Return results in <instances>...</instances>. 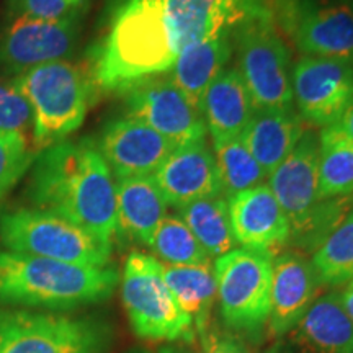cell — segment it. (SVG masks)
I'll list each match as a JSON object with an SVG mask.
<instances>
[{
    "label": "cell",
    "instance_id": "obj_8",
    "mask_svg": "<svg viewBox=\"0 0 353 353\" xmlns=\"http://www.w3.org/2000/svg\"><path fill=\"white\" fill-rule=\"evenodd\" d=\"M121 299L132 330L152 342H193L195 324L172 296L162 263L144 252L128 255L121 276Z\"/></svg>",
    "mask_w": 353,
    "mask_h": 353
},
{
    "label": "cell",
    "instance_id": "obj_1",
    "mask_svg": "<svg viewBox=\"0 0 353 353\" xmlns=\"http://www.w3.org/2000/svg\"><path fill=\"white\" fill-rule=\"evenodd\" d=\"M278 0H105L87 69L99 92L118 94L165 74L188 46L247 19L275 13Z\"/></svg>",
    "mask_w": 353,
    "mask_h": 353
},
{
    "label": "cell",
    "instance_id": "obj_30",
    "mask_svg": "<svg viewBox=\"0 0 353 353\" xmlns=\"http://www.w3.org/2000/svg\"><path fill=\"white\" fill-rule=\"evenodd\" d=\"M37 154L26 136L0 132V198L32 169Z\"/></svg>",
    "mask_w": 353,
    "mask_h": 353
},
{
    "label": "cell",
    "instance_id": "obj_21",
    "mask_svg": "<svg viewBox=\"0 0 353 353\" xmlns=\"http://www.w3.org/2000/svg\"><path fill=\"white\" fill-rule=\"evenodd\" d=\"M234 32H223L188 46L176 57L169 77L198 112L203 110L206 90L232 57Z\"/></svg>",
    "mask_w": 353,
    "mask_h": 353
},
{
    "label": "cell",
    "instance_id": "obj_31",
    "mask_svg": "<svg viewBox=\"0 0 353 353\" xmlns=\"http://www.w3.org/2000/svg\"><path fill=\"white\" fill-rule=\"evenodd\" d=\"M33 126L28 101L17 88L13 79L0 77V132H19L26 136Z\"/></svg>",
    "mask_w": 353,
    "mask_h": 353
},
{
    "label": "cell",
    "instance_id": "obj_37",
    "mask_svg": "<svg viewBox=\"0 0 353 353\" xmlns=\"http://www.w3.org/2000/svg\"><path fill=\"white\" fill-rule=\"evenodd\" d=\"M161 353H172V350H169V348H164Z\"/></svg>",
    "mask_w": 353,
    "mask_h": 353
},
{
    "label": "cell",
    "instance_id": "obj_20",
    "mask_svg": "<svg viewBox=\"0 0 353 353\" xmlns=\"http://www.w3.org/2000/svg\"><path fill=\"white\" fill-rule=\"evenodd\" d=\"M201 113L214 145L242 136L255 113V105L236 65L223 69L211 82Z\"/></svg>",
    "mask_w": 353,
    "mask_h": 353
},
{
    "label": "cell",
    "instance_id": "obj_14",
    "mask_svg": "<svg viewBox=\"0 0 353 353\" xmlns=\"http://www.w3.org/2000/svg\"><path fill=\"white\" fill-rule=\"evenodd\" d=\"M291 82L299 117L309 125H337L353 103V68L341 61L304 56Z\"/></svg>",
    "mask_w": 353,
    "mask_h": 353
},
{
    "label": "cell",
    "instance_id": "obj_22",
    "mask_svg": "<svg viewBox=\"0 0 353 353\" xmlns=\"http://www.w3.org/2000/svg\"><path fill=\"white\" fill-rule=\"evenodd\" d=\"M306 131L301 117L293 110H255L249 125L242 132V141L263 172L270 175Z\"/></svg>",
    "mask_w": 353,
    "mask_h": 353
},
{
    "label": "cell",
    "instance_id": "obj_4",
    "mask_svg": "<svg viewBox=\"0 0 353 353\" xmlns=\"http://www.w3.org/2000/svg\"><path fill=\"white\" fill-rule=\"evenodd\" d=\"M268 187L285 211L290 241L314 252L350 211L347 196L319 198V136L306 130L290 156L268 175Z\"/></svg>",
    "mask_w": 353,
    "mask_h": 353
},
{
    "label": "cell",
    "instance_id": "obj_19",
    "mask_svg": "<svg viewBox=\"0 0 353 353\" xmlns=\"http://www.w3.org/2000/svg\"><path fill=\"white\" fill-rule=\"evenodd\" d=\"M321 288L311 260L299 250H286L273 259L272 309L268 330L272 337H280L293 327L311 304Z\"/></svg>",
    "mask_w": 353,
    "mask_h": 353
},
{
    "label": "cell",
    "instance_id": "obj_36",
    "mask_svg": "<svg viewBox=\"0 0 353 353\" xmlns=\"http://www.w3.org/2000/svg\"><path fill=\"white\" fill-rule=\"evenodd\" d=\"M342 2H345V3H348V6H350V7H353V0H342Z\"/></svg>",
    "mask_w": 353,
    "mask_h": 353
},
{
    "label": "cell",
    "instance_id": "obj_5",
    "mask_svg": "<svg viewBox=\"0 0 353 353\" xmlns=\"http://www.w3.org/2000/svg\"><path fill=\"white\" fill-rule=\"evenodd\" d=\"M13 82L32 108V143L37 152L77 131L99 95L87 65L69 59L38 65Z\"/></svg>",
    "mask_w": 353,
    "mask_h": 353
},
{
    "label": "cell",
    "instance_id": "obj_26",
    "mask_svg": "<svg viewBox=\"0 0 353 353\" xmlns=\"http://www.w3.org/2000/svg\"><path fill=\"white\" fill-rule=\"evenodd\" d=\"M179 218L187 224L210 259H218L236 249L237 242L229 223L228 198L214 196L190 203L179 208Z\"/></svg>",
    "mask_w": 353,
    "mask_h": 353
},
{
    "label": "cell",
    "instance_id": "obj_12",
    "mask_svg": "<svg viewBox=\"0 0 353 353\" xmlns=\"http://www.w3.org/2000/svg\"><path fill=\"white\" fill-rule=\"evenodd\" d=\"M128 117L145 123L176 148L206 139L203 113L172 82L169 74L145 77L123 90Z\"/></svg>",
    "mask_w": 353,
    "mask_h": 353
},
{
    "label": "cell",
    "instance_id": "obj_33",
    "mask_svg": "<svg viewBox=\"0 0 353 353\" xmlns=\"http://www.w3.org/2000/svg\"><path fill=\"white\" fill-rule=\"evenodd\" d=\"M203 353H241L239 347L226 335L210 329L201 335Z\"/></svg>",
    "mask_w": 353,
    "mask_h": 353
},
{
    "label": "cell",
    "instance_id": "obj_7",
    "mask_svg": "<svg viewBox=\"0 0 353 353\" xmlns=\"http://www.w3.org/2000/svg\"><path fill=\"white\" fill-rule=\"evenodd\" d=\"M237 70L255 110H293L291 54L275 13L247 19L234 32Z\"/></svg>",
    "mask_w": 353,
    "mask_h": 353
},
{
    "label": "cell",
    "instance_id": "obj_32",
    "mask_svg": "<svg viewBox=\"0 0 353 353\" xmlns=\"http://www.w3.org/2000/svg\"><path fill=\"white\" fill-rule=\"evenodd\" d=\"M88 0H7L3 12L41 20H61L88 10Z\"/></svg>",
    "mask_w": 353,
    "mask_h": 353
},
{
    "label": "cell",
    "instance_id": "obj_24",
    "mask_svg": "<svg viewBox=\"0 0 353 353\" xmlns=\"http://www.w3.org/2000/svg\"><path fill=\"white\" fill-rule=\"evenodd\" d=\"M162 275L172 296L182 311L192 317L195 330L201 337L210 327V312L216 299L214 267L211 262L196 265L162 263Z\"/></svg>",
    "mask_w": 353,
    "mask_h": 353
},
{
    "label": "cell",
    "instance_id": "obj_27",
    "mask_svg": "<svg viewBox=\"0 0 353 353\" xmlns=\"http://www.w3.org/2000/svg\"><path fill=\"white\" fill-rule=\"evenodd\" d=\"M311 263L321 286H341L353 280V210L312 252Z\"/></svg>",
    "mask_w": 353,
    "mask_h": 353
},
{
    "label": "cell",
    "instance_id": "obj_3",
    "mask_svg": "<svg viewBox=\"0 0 353 353\" xmlns=\"http://www.w3.org/2000/svg\"><path fill=\"white\" fill-rule=\"evenodd\" d=\"M117 268L65 263L0 249V303L30 307L72 309L108 299L117 288Z\"/></svg>",
    "mask_w": 353,
    "mask_h": 353
},
{
    "label": "cell",
    "instance_id": "obj_11",
    "mask_svg": "<svg viewBox=\"0 0 353 353\" xmlns=\"http://www.w3.org/2000/svg\"><path fill=\"white\" fill-rule=\"evenodd\" d=\"M278 26L304 56L353 68V7L342 0H278Z\"/></svg>",
    "mask_w": 353,
    "mask_h": 353
},
{
    "label": "cell",
    "instance_id": "obj_17",
    "mask_svg": "<svg viewBox=\"0 0 353 353\" xmlns=\"http://www.w3.org/2000/svg\"><path fill=\"white\" fill-rule=\"evenodd\" d=\"M152 179L167 205L175 208L205 198L223 196L214 154L205 139L174 149Z\"/></svg>",
    "mask_w": 353,
    "mask_h": 353
},
{
    "label": "cell",
    "instance_id": "obj_9",
    "mask_svg": "<svg viewBox=\"0 0 353 353\" xmlns=\"http://www.w3.org/2000/svg\"><path fill=\"white\" fill-rule=\"evenodd\" d=\"M216 296L224 324L244 334H259L272 309L273 255L232 249L214 262Z\"/></svg>",
    "mask_w": 353,
    "mask_h": 353
},
{
    "label": "cell",
    "instance_id": "obj_23",
    "mask_svg": "<svg viewBox=\"0 0 353 353\" xmlns=\"http://www.w3.org/2000/svg\"><path fill=\"white\" fill-rule=\"evenodd\" d=\"M118 234L149 244L154 231L165 218L167 203L152 175L117 180Z\"/></svg>",
    "mask_w": 353,
    "mask_h": 353
},
{
    "label": "cell",
    "instance_id": "obj_15",
    "mask_svg": "<svg viewBox=\"0 0 353 353\" xmlns=\"http://www.w3.org/2000/svg\"><path fill=\"white\" fill-rule=\"evenodd\" d=\"M97 145L117 180L152 175L175 149L151 126L128 114L108 121Z\"/></svg>",
    "mask_w": 353,
    "mask_h": 353
},
{
    "label": "cell",
    "instance_id": "obj_38",
    "mask_svg": "<svg viewBox=\"0 0 353 353\" xmlns=\"http://www.w3.org/2000/svg\"><path fill=\"white\" fill-rule=\"evenodd\" d=\"M136 353H145V352H136Z\"/></svg>",
    "mask_w": 353,
    "mask_h": 353
},
{
    "label": "cell",
    "instance_id": "obj_29",
    "mask_svg": "<svg viewBox=\"0 0 353 353\" xmlns=\"http://www.w3.org/2000/svg\"><path fill=\"white\" fill-rule=\"evenodd\" d=\"M148 247L167 265L210 263V255L179 216H165L154 231Z\"/></svg>",
    "mask_w": 353,
    "mask_h": 353
},
{
    "label": "cell",
    "instance_id": "obj_2",
    "mask_svg": "<svg viewBox=\"0 0 353 353\" xmlns=\"http://www.w3.org/2000/svg\"><path fill=\"white\" fill-rule=\"evenodd\" d=\"M26 196L34 208L59 214L99 239L118 236L117 187L92 138L64 139L37 154Z\"/></svg>",
    "mask_w": 353,
    "mask_h": 353
},
{
    "label": "cell",
    "instance_id": "obj_6",
    "mask_svg": "<svg viewBox=\"0 0 353 353\" xmlns=\"http://www.w3.org/2000/svg\"><path fill=\"white\" fill-rule=\"evenodd\" d=\"M0 245L12 252L90 267H107L113 249V244L63 216L38 208L0 211Z\"/></svg>",
    "mask_w": 353,
    "mask_h": 353
},
{
    "label": "cell",
    "instance_id": "obj_13",
    "mask_svg": "<svg viewBox=\"0 0 353 353\" xmlns=\"http://www.w3.org/2000/svg\"><path fill=\"white\" fill-rule=\"evenodd\" d=\"M90 322L32 311L0 312V353H99Z\"/></svg>",
    "mask_w": 353,
    "mask_h": 353
},
{
    "label": "cell",
    "instance_id": "obj_28",
    "mask_svg": "<svg viewBox=\"0 0 353 353\" xmlns=\"http://www.w3.org/2000/svg\"><path fill=\"white\" fill-rule=\"evenodd\" d=\"M214 159L223 196L228 200L237 193L263 183V179L267 176L255 157L245 148L241 136L221 145H214Z\"/></svg>",
    "mask_w": 353,
    "mask_h": 353
},
{
    "label": "cell",
    "instance_id": "obj_35",
    "mask_svg": "<svg viewBox=\"0 0 353 353\" xmlns=\"http://www.w3.org/2000/svg\"><path fill=\"white\" fill-rule=\"evenodd\" d=\"M339 126L342 128L343 131L347 132L348 136H350V138L353 139V103L350 105V107L347 108V112L342 114V118H341V121L337 123Z\"/></svg>",
    "mask_w": 353,
    "mask_h": 353
},
{
    "label": "cell",
    "instance_id": "obj_34",
    "mask_svg": "<svg viewBox=\"0 0 353 353\" xmlns=\"http://www.w3.org/2000/svg\"><path fill=\"white\" fill-rule=\"evenodd\" d=\"M341 301L343 311L353 324V280L348 281L345 290L341 291Z\"/></svg>",
    "mask_w": 353,
    "mask_h": 353
},
{
    "label": "cell",
    "instance_id": "obj_16",
    "mask_svg": "<svg viewBox=\"0 0 353 353\" xmlns=\"http://www.w3.org/2000/svg\"><path fill=\"white\" fill-rule=\"evenodd\" d=\"M267 353H353V324L342 307L341 291L317 298Z\"/></svg>",
    "mask_w": 353,
    "mask_h": 353
},
{
    "label": "cell",
    "instance_id": "obj_18",
    "mask_svg": "<svg viewBox=\"0 0 353 353\" xmlns=\"http://www.w3.org/2000/svg\"><path fill=\"white\" fill-rule=\"evenodd\" d=\"M228 211L234 239L245 249L273 255L290 241L288 219L268 185L260 183L231 196Z\"/></svg>",
    "mask_w": 353,
    "mask_h": 353
},
{
    "label": "cell",
    "instance_id": "obj_10",
    "mask_svg": "<svg viewBox=\"0 0 353 353\" xmlns=\"http://www.w3.org/2000/svg\"><path fill=\"white\" fill-rule=\"evenodd\" d=\"M87 10L61 20H41L3 12L0 17V77L15 79L38 65L72 54Z\"/></svg>",
    "mask_w": 353,
    "mask_h": 353
},
{
    "label": "cell",
    "instance_id": "obj_25",
    "mask_svg": "<svg viewBox=\"0 0 353 353\" xmlns=\"http://www.w3.org/2000/svg\"><path fill=\"white\" fill-rule=\"evenodd\" d=\"M353 193V139L339 125L319 134V198H342Z\"/></svg>",
    "mask_w": 353,
    "mask_h": 353
}]
</instances>
